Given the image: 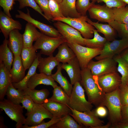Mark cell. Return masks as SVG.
<instances>
[{
    "instance_id": "1",
    "label": "cell",
    "mask_w": 128,
    "mask_h": 128,
    "mask_svg": "<svg viewBox=\"0 0 128 128\" xmlns=\"http://www.w3.org/2000/svg\"><path fill=\"white\" fill-rule=\"evenodd\" d=\"M80 83L87 95L88 101L97 107L101 105L105 94L100 88L87 67L81 69Z\"/></svg>"
},
{
    "instance_id": "2",
    "label": "cell",
    "mask_w": 128,
    "mask_h": 128,
    "mask_svg": "<svg viewBox=\"0 0 128 128\" xmlns=\"http://www.w3.org/2000/svg\"><path fill=\"white\" fill-rule=\"evenodd\" d=\"M101 105L106 106L109 112V119L112 125L121 122V110L122 105L120 99L119 88L105 94Z\"/></svg>"
},
{
    "instance_id": "3",
    "label": "cell",
    "mask_w": 128,
    "mask_h": 128,
    "mask_svg": "<svg viewBox=\"0 0 128 128\" xmlns=\"http://www.w3.org/2000/svg\"><path fill=\"white\" fill-rule=\"evenodd\" d=\"M73 85L68 106L80 112L91 110L93 107L92 104L86 100L85 90L80 82H77Z\"/></svg>"
},
{
    "instance_id": "4",
    "label": "cell",
    "mask_w": 128,
    "mask_h": 128,
    "mask_svg": "<svg viewBox=\"0 0 128 128\" xmlns=\"http://www.w3.org/2000/svg\"><path fill=\"white\" fill-rule=\"evenodd\" d=\"M88 18L87 15H81L77 18L59 17L53 19V21L66 23L78 31L84 38L90 39L93 37L95 27L87 22Z\"/></svg>"
},
{
    "instance_id": "5",
    "label": "cell",
    "mask_w": 128,
    "mask_h": 128,
    "mask_svg": "<svg viewBox=\"0 0 128 128\" xmlns=\"http://www.w3.org/2000/svg\"><path fill=\"white\" fill-rule=\"evenodd\" d=\"M67 42L62 36L52 37L41 33L33 45L37 50L40 49V53L48 56L53 55L55 49L62 44Z\"/></svg>"
},
{
    "instance_id": "6",
    "label": "cell",
    "mask_w": 128,
    "mask_h": 128,
    "mask_svg": "<svg viewBox=\"0 0 128 128\" xmlns=\"http://www.w3.org/2000/svg\"><path fill=\"white\" fill-rule=\"evenodd\" d=\"M67 44L74 52L81 69L87 67L89 62L93 58L99 55L102 50L88 47L76 43H67Z\"/></svg>"
},
{
    "instance_id": "7",
    "label": "cell",
    "mask_w": 128,
    "mask_h": 128,
    "mask_svg": "<svg viewBox=\"0 0 128 128\" xmlns=\"http://www.w3.org/2000/svg\"><path fill=\"white\" fill-rule=\"evenodd\" d=\"M0 108L4 111L12 120L16 122V128H21L24 124L26 118L23 114L24 108L22 106L4 99L0 101Z\"/></svg>"
},
{
    "instance_id": "8",
    "label": "cell",
    "mask_w": 128,
    "mask_h": 128,
    "mask_svg": "<svg viewBox=\"0 0 128 128\" xmlns=\"http://www.w3.org/2000/svg\"><path fill=\"white\" fill-rule=\"evenodd\" d=\"M117 63L113 59L106 58L97 61L91 60L87 67L91 70L94 77L98 76L109 73L117 72Z\"/></svg>"
},
{
    "instance_id": "9",
    "label": "cell",
    "mask_w": 128,
    "mask_h": 128,
    "mask_svg": "<svg viewBox=\"0 0 128 128\" xmlns=\"http://www.w3.org/2000/svg\"><path fill=\"white\" fill-rule=\"evenodd\" d=\"M128 48V39L122 38L110 41H107L102 49L100 54L95 58L98 60L104 58H113Z\"/></svg>"
},
{
    "instance_id": "10",
    "label": "cell",
    "mask_w": 128,
    "mask_h": 128,
    "mask_svg": "<svg viewBox=\"0 0 128 128\" xmlns=\"http://www.w3.org/2000/svg\"><path fill=\"white\" fill-rule=\"evenodd\" d=\"M69 107L71 111L69 114L79 124L85 127L96 128L103 125L104 123L96 115L94 111L81 112Z\"/></svg>"
},
{
    "instance_id": "11",
    "label": "cell",
    "mask_w": 128,
    "mask_h": 128,
    "mask_svg": "<svg viewBox=\"0 0 128 128\" xmlns=\"http://www.w3.org/2000/svg\"><path fill=\"white\" fill-rule=\"evenodd\" d=\"M27 116L24 125L29 126L38 125L44 121V119L53 117V115L42 104L35 103L32 110L27 112Z\"/></svg>"
},
{
    "instance_id": "12",
    "label": "cell",
    "mask_w": 128,
    "mask_h": 128,
    "mask_svg": "<svg viewBox=\"0 0 128 128\" xmlns=\"http://www.w3.org/2000/svg\"><path fill=\"white\" fill-rule=\"evenodd\" d=\"M54 25L69 43H76L85 46L84 38L78 30L64 23L57 21Z\"/></svg>"
},
{
    "instance_id": "13",
    "label": "cell",
    "mask_w": 128,
    "mask_h": 128,
    "mask_svg": "<svg viewBox=\"0 0 128 128\" xmlns=\"http://www.w3.org/2000/svg\"><path fill=\"white\" fill-rule=\"evenodd\" d=\"M97 78L96 82L105 93L115 90L119 88L121 84V78L117 72L109 73Z\"/></svg>"
},
{
    "instance_id": "14",
    "label": "cell",
    "mask_w": 128,
    "mask_h": 128,
    "mask_svg": "<svg viewBox=\"0 0 128 128\" xmlns=\"http://www.w3.org/2000/svg\"><path fill=\"white\" fill-rule=\"evenodd\" d=\"M27 9L26 13L21 10H18V14H16L15 17L23 19L31 23L39 29L41 32L48 36L52 37L62 36L57 30L52 26L44 23L32 18L30 15L29 10Z\"/></svg>"
},
{
    "instance_id": "15",
    "label": "cell",
    "mask_w": 128,
    "mask_h": 128,
    "mask_svg": "<svg viewBox=\"0 0 128 128\" xmlns=\"http://www.w3.org/2000/svg\"><path fill=\"white\" fill-rule=\"evenodd\" d=\"M88 11L91 18L98 21L108 23L114 20L112 8L108 7L105 4L103 5L93 4Z\"/></svg>"
},
{
    "instance_id": "16",
    "label": "cell",
    "mask_w": 128,
    "mask_h": 128,
    "mask_svg": "<svg viewBox=\"0 0 128 128\" xmlns=\"http://www.w3.org/2000/svg\"><path fill=\"white\" fill-rule=\"evenodd\" d=\"M22 28V26L18 21L14 20L0 11V28L5 38H8L12 30L15 29L21 30Z\"/></svg>"
},
{
    "instance_id": "17",
    "label": "cell",
    "mask_w": 128,
    "mask_h": 128,
    "mask_svg": "<svg viewBox=\"0 0 128 128\" xmlns=\"http://www.w3.org/2000/svg\"><path fill=\"white\" fill-rule=\"evenodd\" d=\"M53 115V117L60 119L71 113L69 107L66 105L47 99L42 104Z\"/></svg>"
},
{
    "instance_id": "18",
    "label": "cell",
    "mask_w": 128,
    "mask_h": 128,
    "mask_svg": "<svg viewBox=\"0 0 128 128\" xmlns=\"http://www.w3.org/2000/svg\"><path fill=\"white\" fill-rule=\"evenodd\" d=\"M62 67L68 74L71 84L73 85L77 82H80L81 69L76 57L68 63L62 64Z\"/></svg>"
},
{
    "instance_id": "19",
    "label": "cell",
    "mask_w": 128,
    "mask_h": 128,
    "mask_svg": "<svg viewBox=\"0 0 128 128\" xmlns=\"http://www.w3.org/2000/svg\"><path fill=\"white\" fill-rule=\"evenodd\" d=\"M8 46L13 53L14 56L21 55L23 47V34L19 30L15 29L11 31L9 35Z\"/></svg>"
},
{
    "instance_id": "20",
    "label": "cell",
    "mask_w": 128,
    "mask_h": 128,
    "mask_svg": "<svg viewBox=\"0 0 128 128\" xmlns=\"http://www.w3.org/2000/svg\"><path fill=\"white\" fill-rule=\"evenodd\" d=\"M51 75H48L42 73H36L30 78L28 82L27 87L32 89H35L40 84L51 86L54 88L57 85Z\"/></svg>"
},
{
    "instance_id": "21",
    "label": "cell",
    "mask_w": 128,
    "mask_h": 128,
    "mask_svg": "<svg viewBox=\"0 0 128 128\" xmlns=\"http://www.w3.org/2000/svg\"><path fill=\"white\" fill-rule=\"evenodd\" d=\"M12 66L9 71L11 82H18L25 77L26 70L23 65L21 55L14 57Z\"/></svg>"
},
{
    "instance_id": "22",
    "label": "cell",
    "mask_w": 128,
    "mask_h": 128,
    "mask_svg": "<svg viewBox=\"0 0 128 128\" xmlns=\"http://www.w3.org/2000/svg\"><path fill=\"white\" fill-rule=\"evenodd\" d=\"M40 53L38 58L39 63L37 68L39 71L40 73L51 75L52 70L60 62L53 55L46 58L42 57Z\"/></svg>"
},
{
    "instance_id": "23",
    "label": "cell",
    "mask_w": 128,
    "mask_h": 128,
    "mask_svg": "<svg viewBox=\"0 0 128 128\" xmlns=\"http://www.w3.org/2000/svg\"><path fill=\"white\" fill-rule=\"evenodd\" d=\"M41 33V32H39L33 25L27 22L23 34V47L29 48L33 47V42L36 41Z\"/></svg>"
},
{
    "instance_id": "24",
    "label": "cell",
    "mask_w": 128,
    "mask_h": 128,
    "mask_svg": "<svg viewBox=\"0 0 128 128\" xmlns=\"http://www.w3.org/2000/svg\"><path fill=\"white\" fill-rule=\"evenodd\" d=\"M11 81L9 71L3 62L0 63V100H3Z\"/></svg>"
},
{
    "instance_id": "25",
    "label": "cell",
    "mask_w": 128,
    "mask_h": 128,
    "mask_svg": "<svg viewBox=\"0 0 128 128\" xmlns=\"http://www.w3.org/2000/svg\"><path fill=\"white\" fill-rule=\"evenodd\" d=\"M8 40L6 39L0 46V63L3 62L9 71L11 68L14 59V55L8 46Z\"/></svg>"
},
{
    "instance_id": "26",
    "label": "cell",
    "mask_w": 128,
    "mask_h": 128,
    "mask_svg": "<svg viewBox=\"0 0 128 128\" xmlns=\"http://www.w3.org/2000/svg\"><path fill=\"white\" fill-rule=\"evenodd\" d=\"M77 0H62L59 3L64 17L77 18L81 15L77 11L76 6Z\"/></svg>"
},
{
    "instance_id": "27",
    "label": "cell",
    "mask_w": 128,
    "mask_h": 128,
    "mask_svg": "<svg viewBox=\"0 0 128 128\" xmlns=\"http://www.w3.org/2000/svg\"><path fill=\"white\" fill-rule=\"evenodd\" d=\"M58 48V51L55 57L60 63H68L76 57L74 52L68 46L67 42L63 43Z\"/></svg>"
},
{
    "instance_id": "28",
    "label": "cell",
    "mask_w": 128,
    "mask_h": 128,
    "mask_svg": "<svg viewBox=\"0 0 128 128\" xmlns=\"http://www.w3.org/2000/svg\"><path fill=\"white\" fill-rule=\"evenodd\" d=\"M87 21L95 28L98 32L103 34L108 41H112L115 39V30L109 24L100 23L98 22H94L88 18Z\"/></svg>"
},
{
    "instance_id": "29",
    "label": "cell",
    "mask_w": 128,
    "mask_h": 128,
    "mask_svg": "<svg viewBox=\"0 0 128 128\" xmlns=\"http://www.w3.org/2000/svg\"><path fill=\"white\" fill-rule=\"evenodd\" d=\"M62 64H59L57 66V71L55 73L52 74L51 76L55 81L59 84L63 90L70 96L73 89V85L63 75L61 72L63 69Z\"/></svg>"
},
{
    "instance_id": "30",
    "label": "cell",
    "mask_w": 128,
    "mask_h": 128,
    "mask_svg": "<svg viewBox=\"0 0 128 128\" xmlns=\"http://www.w3.org/2000/svg\"><path fill=\"white\" fill-rule=\"evenodd\" d=\"M23 91L25 95H29L35 102L40 104L44 103L50 94L49 91L46 89L38 90L32 89L27 87Z\"/></svg>"
},
{
    "instance_id": "31",
    "label": "cell",
    "mask_w": 128,
    "mask_h": 128,
    "mask_svg": "<svg viewBox=\"0 0 128 128\" xmlns=\"http://www.w3.org/2000/svg\"><path fill=\"white\" fill-rule=\"evenodd\" d=\"M37 50L33 46L31 48H23L20 55L23 65L26 70L29 68L37 58Z\"/></svg>"
},
{
    "instance_id": "32",
    "label": "cell",
    "mask_w": 128,
    "mask_h": 128,
    "mask_svg": "<svg viewBox=\"0 0 128 128\" xmlns=\"http://www.w3.org/2000/svg\"><path fill=\"white\" fill-rule=\"evenodd\" d=\"M113 58L118 64L117 71L121 76V85H127L128 84V63L120 54L115 55Z\"/></svg>"
},
{
    "instance_id": "33",
    "label": "cell",
    "mask_w": 128,
    "mask_h": 128,
    "mask_svg": "<svg viewBox=\"0 0 128 128\" xmlns=\"http://www.w3.org/2000/svg\"><path fill=\"white\" fill-rule=\"evenodd\" d=\"M40 53L37 54V56L24 78L20 81L17 83H12L14 87L16 89L23 90L27 87V83L30 78L36 73V70L39 63L38 58Z\"/></svg>"
},
{
    "instance_id": "34",
    "label": "cell",
    "mask_w": 128,
    "mask_h": 128,
    "mask_svg": "<svg viewBox=\"0 0 128 128\" xmlns=\"http://www.w3.org/2000/svg\"><path fill=\"white\" fill-rule=\"evenodd\" d=\"M94 36L91 39H84L85 46L93 49H102L107 41L105 37L101 36L97 31L93 30Z\"/></svg>"
},
{
    "instance_id": "35",
    "label": "cell",
    "mask_w": 128,
    "mask_h": 128,
    "mask_svg": "<svg viewBox=\"0 0 128 128\" xmlns=\"http://www.w3.org/2000/svg\"><path fill=\"white\" fill-rule=\"evenodd\" d=\"M85 127L79 124L69 114L60 118L57 123L52 126L51 128H82Z\"/></svg>"
},
{
    "instance_id": "36",
    "label": "cell",
    "mask_w": 128,
    "mask_h": 128,
    "mask_svg": "<svg viewBox=\"0 0 128 128\" xmlns=\"http://www.w3.org/2000/svg\"><path fill=\"white\" fill-rule=\"evenodd\" d=\"M7 99L16 104H20L25 94L23 90L15 88L11 83L8 87L6 94Z\"/></svg>"
},
{
    "instance_id": "37",
    "label": "cell",
    "mask_w": 128,
    "mask_h": 128,
    "mask_svg": "<svg viewBox=\"0 0 128 128\" xmlns=\"http://www.w3.org/2000/svg\"><path fill=\"white\" fill-rule=\"evenodd\" d=\"M53 88L52 96L50 99L53 101L68 105L70 96L60 86L57 85Z\"/></svg>"
},
{
    "instance_id": "38",
    "label": "cell",
    "mask_w": 128,
    "mask_h": 128,
    "mask_svg": "<svg viewBox=\"0 0 128 128\" xmlns=\"http://www.w3.org/2000/svg\"><path fill=\"white\" fill-rule=\"evenodd\" d=\"M114 20L119 22L128 23V7L112 8Z\"/></svg>"
},
{
    "instance_id": "39",
    "label": "cell",
    "mask_w": 128,
    "mask_h": 128,
    "mask_svg": "<svg viewBox=\"0 0 128 128\" xmlns=\"http://www.w3.org/2000/svg\"><path fill=\"white\" fill-rule=\"evenodd\" d=\"M108 23L118 32L122 38L128 39V23H121L115 20Z\"/></svg>"
},
{
    "instance_id": "40",
    "label": "cell",
    "mask_w": 128,
    "mask_h": 128,
    "mask_svg": "<svg viewBox=\"0 0 128 128\" xmlns=\"http://www.w3.org/2000/svg\"><path fill=\"white\" fill-rule=\"evenodd\" d=\"M15 1H18L19 3V9H23L27 7H31L48 20L47 18L43 13L42 10L34 0H15Z\"/></svg>"
},
{
    "instance_id": "41",
    "label": "cell",
    "mask_w": 128,
    "mask_h": 128,
    "mask_svg": "<svg viewBox=\"0 0 128 128\" xmlns=\"http://www.w3.org/2000/svg\"><path fill=\"white\" fill-rule=\"evenodd\" d=\"M93 4L90 0H77L76 6L77 11L81 15H86L88 9Z\"/></svg>"
},
{
    "instance_id": "42",
    "label": "cell",
    "mask_w": 128,
    "mask_h": 128,
    "mask_svg": "<svg viewBox=\"0 0 128 128\" xmlns=\"http://www.w3.org/2000/svg\"><path fill=\"white\" fill-rule=\"evenodd\" d=\"M49 7L53 20L59 17H64L59 3L54 0H49Z\"/></svg>"
},
{
    "instance_id": "43",
    "label": "cell",
    "mask_w": 128,
    "mask_h": 128,
    "mask_svg": "<svg viewBox=\"0 0 128 128\" xmlns=\"http://www.w3.org/2000/svg\"><path fill=\"white\" fill-rule=\"evenodd\" d=\"M44 13L48 21H52L53 18L50 10L49 0H34Z\"/></svg>"
},
{
    "instance_id": "44",
    "label": "cell",
    "mask_w": 128,
    "mask_h": 128,
    "mask_svg": "<svg viewBox=\"0 0 128 128\" xmlns=\"http://www.w3.org/2000/svg\"><path fill=\"white\" fill-rule=\"evenodd\" d=\"M91 2L95 4L96 2H104L106 5L110 8L121 7L125 6L126 4L121 0H91Z\"/></svg>"
},
{
    "instance_id": "45",
    "label": "cell",
    "mask_w": 128,
    "mask_h": 128,
    "mask_svg": "<svg viewBox=\"0 0 128 128\" xmlns=\"http://www.w3.org/2000/svg\"><path fill=\"white\" fill-rule=\"evenodd\" d=\"M15 0H0V5L3 9L4 13L8 16L11 17L10 13L13 8Z\"/></svg>"
},
{
    "instance_id": "46",
    "label": "cell",
    "mask_w": 128,
    "mask_h": 128,
    "mask_svg": "<svg viewBox=\"0 0 128 128\" xmlns=\"http://www.w3.org/2000/svg\"><path fill=\"white\" fill-rule=\"evenodd\" d=\"M120 99L122 105L128 104V86L121 85L119 87Z\"/></svg>"
},
{
    "instance_id": "47",
    "label": "cell",
    "mask_w": 128,
    "mask_h": 128,
    "mask_svg": "<svg viewBox=\"0 0 128 128\" xmlns=\"http://www.w3.org/2000/svg\"><path fill=\"white\" fill-rule=\"evenodd\" d=\"M60 119L53 117L49 121L45 122L44 121L38 125L29 126L25 125L22 126L21 128H47L50 127L60 120Z\"/></svg>"
},
{
    "instance_id": "48",
    "label": "cell",
    "mask_w": 128,
    "mask_h": 128,
    "mask_svg": "<svg viewBox=\"0 0 128 128\" xmlns=\"http://www.w3.org/2000/svg\"><path fill=\"white\" fill-rule=\"evenodd\" d=\"M21 103L24 108L27 110V112L28 113L32 110L35 102L29 95H25Z\"/></svg>"
},
{
    "instance_id": "49",
    "label": "cell",
    "mask_w": 128,
    "mask_h": 128,
    "mask_svg": "<svg viewBox=\"0 0 128 128\" xmlns=\"http://www.w3.org/2000/svg\"><path fill=\"white\" fill-rule=\"evenodd\" d=\"M95 114L98 117H104L107 115V111L104 106L100 105L97 107L94 111Z\"/></svg>"
},
{
    "instance_id": "50",
    "label": "cell",
    "mask_w": 128,
    "mask_h": 128,
    "mask_svg": "<svg viewBox=\"0 0 128 128\" xmlns=\"http://www.w3.org/2000/svg\"><path fill=\"white\" fill-rule=\"evenodd\" d=\"M122 122H128V104L122 105L121 110Z\"/></svg>"
},
{
    "instance_id": "51",
    "label": "cell",
    "mask_w": 128,
    "mask_h": 128,
    "mask_svg": "<svg viewBox=\"0 0 128 128\" xmlns=\"http://www.w3.org/2000/svg\"><path fill=\"white\" fill-rule=\"evenodd\" d=\"M111 128H128V122H119L111 125Z\"/></svg>"
},
{
    "instance_id": "52",
    "label": "cell",
    "mask_w": 128,
    "mask_h": 128,
    "mask_svg": "<svg viewBox=\"0 0 128 128\" xmlns=\"http://www.w3.org/2000/svg\"><path fill=\"white\" fill-rule=\"evenodd\" d=\"M120 55L128 64V50L127 49Z\"/></svg>"
},
{
    "instance_id": "53",
    "label": "cell",
    "mask_w": 128,
    "mask_h": 128,
    "mask_svg": "<svg viewBox=\"0 0 128 128\" xmlns=\"http://www.w3.org/2000/svg\"><path fill=\"white\" fill-rule=\"evenodd\" d=\"M112 125L111 123L109 122L106 125H102L96 127V128H110Z\"/></svg>"
},
{
    "instance_id": "54",
    "label": "cell",
    "mask_w": 128,
    "mask_h": 128,
    "mask_svg": "<svg viewBox=\"0 0 128 128\" xmlns=\"http://www.w3.org/2000/svg\"><path fill=\"white\" fill-rule=\"evenodd\" d=\"M122 1L126 3V4L128 5V0H121Z\"/></svg>"
},
{
    "instance_id": "55",
    "label": "cell",
    "mask_w": 128,
    "mask_h": 128,
    "mask_svg": "<svg viewBox=\"0 0 128 128\" xmlns=\"http://www.w3.org/2000/svg\"><path fill=\"white\" fill-rule=\"evenodd\" d=\"M54 0L58 2L59 3H60L62 1V0Z\"/></svg>"
},
{
    "instance_id": "56",
    "label": "cell",
    "mask_w": 128,
    "mask_h": 128,
    "mask_svg": "<svg viewBox=\"0 0 128 128\" xmlns=\"http://www.w3.org/2000/svg\"><path fill=\"white\" fill-rule=\"evenodd\" d=\"M127 49L128 50V48H127Z\"/></svg>"
},
{
    "instance_id": "57",
    "label": "cell",
    "mask_w": 128,
    "mask_h": 128,
    "mask_svg": "<svg viewBox=\"0 0 128 128\" xmlns=\"http://www.w3.org/2000/svg\"><path fill=\"white\" fill-rule=\"evenodd\" d=\"M127 85L128 86V84Z\"/></svg>"
}]
</instances>
